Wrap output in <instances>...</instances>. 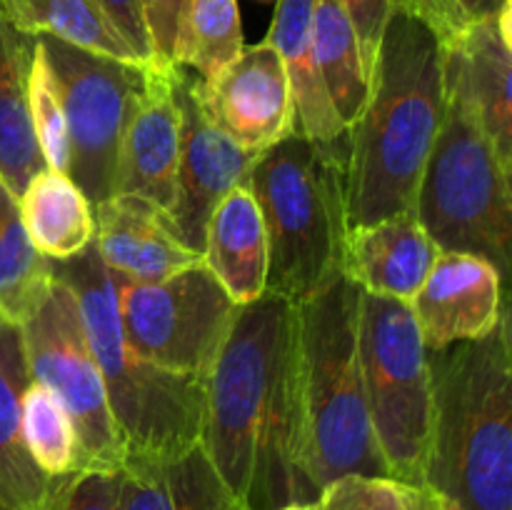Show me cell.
I'll list each match as a JSON object with an SVG mask.
<instances>
[{
  "label": "cell",
  "mask_w": 512,
  "mask_h": 510,
  "mask_svg": "<svg viewBox=\"0 0 512 510\" xmlns=\"http://www.w3.org/2000/svg\"><path fill=\"white\" fill-rule=\"evenodd\" d=\"M200 448L248 510L305 503L298 470L295 308L278 295L238 305L205 378Z\"/></svg>",
  "instance_id": "6da1fadb"
},
{
  "label": "cell",
  "mask_w": 512,
  "mask_h": 510,
  "mask_svg": "<svg viewBox=\"0 0 512 510\" xmlns=\"http://www.w3.org/2000/svg\"><path fill=\"white\" fill-rule=\"evenodd\" d=\"M443 110V43L418 18L393 10L368 75V98L348 128L350 228L413 213Z\"/></svg>",
  "instance_id": "7a4b0ae2"
},
{
  "label": "cell",
  "mask_w": 512,
  "mask_h": 510,
  "mask_svg": "<svg viewBox=\"0 0 512 510\" xmlns=\"http://www.w3.org/2000/svg\"><path fill=\"white\" fill-rule=\"evenodd\" d=\"M430 435L423 488L448 510H512L508 313L485 338L428 350Z\"/></svg>",
  "instance_id": "3957f363"
},
{
  "label": "cell",
  "mask_w": 512,
  "mask_h": 510,
  "mask_svg": "<svg viewBox=\"0 0 512 510\" xmlns=\"http://www.w3.org/2000/svg\"><path fill=\"white\" fill-rule=\"evenodd\" d=\"M360 288L335 270L295 308L298 470L305 503L343 475H388L358 358Z\"/></svg>",
  "instance_id": "277c9868"
},
{
  "label": "cell",
  "mask_w": 512,
  "mask_h": 510,
  "mask_svg": "<svg viewBox=\"0 0 512 510\" xmlns=\"http://www.w3.org/2000/svg\"><path fill=\"white\" fill-rule=\"evenodd\" d=\"M50 270L78 300L125 463H173L198 448L205 425V378L158 368L125 343L115 280L95 245L63 263L50 260Z\"/></svg>",
  "instance_id": "5b68a950"
},
{
  "label": "cell",
  "mask_w": 512,
  "mask_h": 510,
  "mask_svg": "<svg viewBox=\"0 0 512 510\" xmlns=\"http://www.w3.org/2000/svg\"><path fill=\"white\" fill-rule=\"evenodd\" d=\"M348 145V133L320 143L295 130L255 158L248 190L268 235L265 293L300 303L343 268Z\"/></svg>",
  "instance_id": "8992f818"
},
{
  "label": "cell",
  "mask_w": 512,
  "mask_h": 510,
  "mask_svg": "<svg viewBox=\"0 0 512 510\" xmlns=\"http://www.w3.org/2000/svg\"><path fill=\"white\" fill-rule=\"evenodd\" d=\"M510 170L473 110L445 93L443 123L420 175L413 208L440 253L480 255L508 275Z\"/></svg>",
  "instance_id": "52a82bcc"
},
{
  "label": "cell",
  "mask_w": 512,
  "mask_h": 510,
  "mask_svg": "<svg viewBox=\"0 0 512 510\" xmlns=\"http://www.w3.org/2000/svg\"><path fill=\"white\" fill-rule=\"evenodd\" d=\"M358 358L375 443L390 478L423 485L430 435V365L408 300L360 290Z\"/></svg>",
  "instance_id": "ba28073f"
},
{
  "label": "cell",
  "mask_w": 512,
  "mask_h": 510,
  "mask_svg": "<svg viewBox=\"0 0 512 510\" xmlns=\"http://www.w3.org/2000/svg\"><path fill=\"white\" fill-rule=\"evenodd\" d=\"M113 280L125 343L158 368L208 378L238 310L208 265L155 283Z\"/></svg>",
  "instance_id": "9c48e42d"
},
{
  "label": "cell",
  "mask_w": 512,
  "mask_h": 510,
  "mask_svg": "<svg viewBox=\"0 0 512 510\" xmlns=\"http://www.w3.org/2000/svg\"><path fill=\"white\" fill-rule=\"evenodd\" d=\"M20 330L30 380L53 390L73 420L80 470H123V443L68 283L53 275L48 293Z\"/></svg>",
  "instance_id": "30bf717a"
},
{
  "label": "cell",
  "mask_w": 512,
  "mask_h": 510,
  "mask_svg": "<svg viewBox=\"0 0 512 510\" xmlns=\"http://www.w3.org/2000/svg\"><path fill=\"white\" fill-rule=\"evenodd\" d=\"M58 80L68 125V175L90 205L115 193L118 153L145 63H125L38 35Z\"/></svg>",
  "instance_id": "8fae6325"
},
{
  "label": "cell",
  "mask_w": 512,
  "mask_h": 510,
  "mask_svg": "<svg viewBox=\"0 0 512 510\" xmlns=\"http://www.w3.org/2000/svg\"><path fill=\"white\" fill-rule=\"evenodd\" d=\"M175 98L180 108V145L168 215L180 240L203 255L210 215L230 190L248 188L250 168L260 153L235 143L203 113L193 78L183 65L175 73Z\"/></svg>",
  "instance_id": "7c38bea8"
},
{
  "label": "cell",
  "mask_w": 512,
  "mask_h": 510,
  "mask_svg": "<svg viewBox=\"0 0 512 510\" xmlns=\"http://www.w3.org/2000/svg\"><path fill=\"white\" fill-rule=\"evenodd\" d=\"M203 113L250 153H263L295 133V103L278 50L245 45L213 78L193 80Z\"/></svg>",
  "instance_id": "4fadbf2b"
},
{
  "label": "cell",
  "mask_w": 512,
  "mask_h": 510,
  "mask_svg": "<svg viewBox=\"0 0 512 510\" xmlns=\"http://www.w3.org/2000/svg\"><path fill=\"white\" fill-rule=\"evenodd\" d=\"M503 280L505 275L490 260L443 250L410 300L425 348L440 350L485 338L508 313Z\"/></svg>",
  "instance_id": "5bb4252c"
},
{
  "label": "cell",
  "mask_w": 512,
  "mask_h": 510,
  "mask_svg": "<svg viewBox=\"0 0 512 510\" xmlns=\"http://www.w3.org/2000/svg\"><path fill=\"white\" fill-rule=\"evenodd\" d=\"M178 63L150 60L135 93L118 153L113 195H140L168 210L180 145V108L175 98Z\"/></svg>",
  "instance_id": "9a60e30c"
},
{
  "label": "cell",
  "mask_w": 512,
  "mask_h": 510,
  "mask_svg": "<svg viewBox=\"0 0 512 510\" xmlns=\"http://www.w3.org/2000/svg\"><path fill=\"white\" fill-rule=\"evenodd\" d=\"M512 3L443 43L445 93L463 100L512 165Z\"/></svg>",
  "instance_id": "2e32d148"
},
{
  "label": "cell",
  "mask_w": 512,
  "mask_h": 510,
  "mask_svg": "<svg viewBox=\"0 0 512 510\" xmlns=\"http://www.w3.org/2000/svg\"><path fill=\"white\" fill-rule=\"evenodd\" d=\"M93 220L95 250L123 280L155 283L203 263V255L180 240L168 210L140 195H110L93 205Z\"/></svg>",
  "instance_id": "e0dca14e"
},
{
  "label": "cell",
  "mask_w": 512,
  "mask_h": 510,
  "mask_svg": "<svg viewBox=\"0 0 512 510\" xmlns=\"http://www.w3.org/2000/svg\"><path fill=\"white\" fill-rule=\"evenodd\" d=\"M438 255V245L415 213H400L350 228L343 270L363 293L410 303Z\"/></svg>",
  "instance_id": "ac0fdd59"
},
{
  "label": "cell",
  "mask_w": 512,
  "mask_h": 510,
  "mask_svg": "<svg viewBox=\"0 0 512 510\" xmlns=\"http://www.w3.org/2000/svg\"><path fill=\"white\" fill-rule=\"evenodd\" d=\"M203 263L235 305L253 303L265 295L268 235L258 203L245 185L230 190L210 215Z\"/></svg>",
  "instance_id": "d6986e66"
},
{
  "label": "cell",
  "mask_w": 512,
  "mask_h": 510,
  "mask_svg": "<svg viewBox=\"0 0 512 510\" xmlns=\"http://www.w3.org/2000/svg\"><path fill=\"white\" fill-rule=\"evenodd\" d=\"M28 383L23 330L0 313V510H38L53 480L40 473L20 433Z\"/></svg>",
  "instance_id": "ffe728a7"
},
{
  "label": "cell",
  "mask_w": 512,
  "mask_h": 510,
  "mask_svg": "<svg viewBox=\"0 0 512 510\" xmlns=\"http://www.w3.org/2000/svg\"><path fill=\"white\" fill-rule=\"evenodd\" d=\"M265 40H270L283 60L295 103V130L320 143L343 138L348 128L335 115L315 60L313 0H278Z\"/></svg>",
  "instance_id": "44dd1931"
},
{
  "label": "cell",
  "mask_w": 512,
  "mask_h": 510,
  "mask_svg": "<svg viewBox=\"0 0 512 510\" xmlns=\"http://www.w3.org/2000/svg\"><path fill=\"white\" fill-rule=\"evenodd\" d=\"M35 38L0 13V180L20 198L33 175L45 168L28 108V70Z\"/></svg>",
  "instance_id": "7402d4cb"
},
{
  "label": "cell",
  "mask_w": 512,
  "mask_h": 510,
  "mask_svg": "<svg viewBox=\"0 0 512 510\" xmlns=\"http://www.w3.org/2000/svg\"><path fill=\"white\" fill-rule=\"evenodd\" d=\"M120 510H248L210 465L205 450L193 448L173 463L128 460L123 465Z\"/></svg>",
  "instance_id": "603a6c76"
},
{
  "label": "cell",
  "mask_w": 512,
  "mask_h": 510,
  "mask_svg": "<svg viewBox=\"0 0 512 510\" xmlns=\"http://www.w3.org/2000/svg\"><path fill=\"white\" fill-rule=\"evenodd\" d=\"M18 210L30 243L45 260L63 263L93 245V205L68 173L43 168L33 175Z\"/></svg>",
  "instance_id": "cb8c5ba5"
},
{
  "label": "cell",
  "mask_w": 512,
  "mask_h": 510,
  "mask_svg": "<svg viewBox=\"0 0 512 510\" xmlns=\"http://www.w3.org/2000/svg\"><path fill=\"white\" fill-rule=\"evenodd\" d=\"M313 50L335 115L350 128L368 98V73L358 35L340 0H313Z\"/></svg>",
  "instance_id": "d4e9b609"
},
{
  "label": "cell",
  "mask_w": 512,
  "mask_h": 510,
  "mask_svg": "<svg viewBox=\"0 0 512 510\" xmlns=\"http://www.w3.org/2000/svg\"><path fill=\"white\" fill-rule=\"evenodd\" d=\"M0 13L25 35H50L75 48L140 63L95 0H0Z\"/></svg>",
  "instance_id": "484cf974"
},
{
  "label": "cell",
  "mask_w": 512,
  "mask_h": 510,
  "mask_svg": "<svg viewBox=\"0 0 512 510\" xmlns=\"http://www.w3.org/2000/svg\"><path fill=\"white\" fill-rule=\"evenodd\" d=\"M53 283L50 260L30 243L18 198L0 180V313L25 323Z\"/></svg>",
  "instance_id": "4316f807"
},
{
  "label": "cell",
  "mask_w": 512,
  "mask_h": 510,
  "mask_svg": "<svg viewBox=\"0 0 512 510\" xmlns=\"http://www.w3.org/2000/svg\"><path fill=\"white\" fill-rule=\"evenodd\" d=\"M245 48L238 0H188L180 18L175 63L213 78Z\"/></svg>",
  "instance_id": "83f0119b"
},
{
  "label": "cell",
  "mask_w": 512,
  "mask_h": 510,
  "mask_svg": "<svg viewBox=\"0 0 512 510\" xmlns=\"http://www.w3.org/2000/svg\"><path fill=\"white\" fill-rule=\"evenodd\" d=\"M20 433L30 458L48 478L80 470L78 435L68 410L53 390L30 380L20 405Z\"/></svg>",
  "instance_id": "f1b7e54d"
},
{
  "label": "cell",
  "mask_w": 512,
  "mask_h": 510,
  "mask_svg": "<svg viewBox=\"0 0 512 510\" xmlns=\"http://www.w3.org/2000/svg\"><path fill=\"white\" fill-rule=\"evenodd\" d=\"M313 510H448L428 488L390 475H343L310 503Z\"/></svg>",
  "instance_id": "f546056e"
},
{
  "label": "cell",
  "mask_w": 512,
  "mask_h": 510,
  "mask_svg": "<svg viewBox=\"0 0 512 510\" xmlns=\"http://www.w3.org/2000/svg\"><path fill=\"white\" fill-rule=\"evenodd\" d=\"M28 108L30 123H33L35 140H38L40 155L45 160V168L68 173L70 143L68 125H65L63 98H60L58 80L48 63L43 45L35 38L33 58L28 70Z\"/></svg>",
  "instance_id": "4dcf8cb0"
},
{
  "label": "cell",
  "mask_w": 512,
  "mask_h": 510,
  "mask_svg": "<svg viewBox=\"0 0 512 510\" xmlns=\"http://www.w3.org/2000/svg\"><path fill=\"white\" fill-rule=\"evenodd\" d=\"M123 470H75L50 480L38 510H120Z\"/></svg>",
  "instance_id": "1f68e13d"
},
{
  "label": "cell",
  "mask_w": 512,
  "mask_h": 510,
  "mask_svg": "<svg viewBox=\"0 0 512 510\" xmlns=\"http://www.w3.org/2000/svg\"><path fill=\"white\" fill-rule=\"evenodd\" d=\"M512 0H393L395 10L428 25L440 43H448L478 20L495 18Z\"/></svg>",
  "instance_id": "d6a6232c"
},
{
  "label": "cell",
  "mask_w": 512,
  "mask_h": 510,
  "mask_svg": "<svg viewBox=\"0 0 512 510\" xmlns=\"http://www.w3.org/2000/svg\"><path fill=\"white\" fill-rule=\"evenodd\" d=\"M188 0H140L145 28H148L153 60L175 63V45H178L180 18Z\"/></svg>",
  "instance_id": "836d02e7"
},
{
  "label": "cell",
  "mask_w": 512,
  "mask_h": 510,
  "mask_svg": "<svg viewBox=\"0 0 512 510\" xmlns=\"http://www.w3.org/2000/svg\"><path fill=\"white\" fill-rule=\"evenodd\" d=\"M340 3H343L350 23H353L360 43V55H363V68L370 75L385 23H388L390 13L395 10L393 0H340Z\"/></svg>",
  "instance_id": "e575fe53"
},
{
  "label": "cell",
  "mask_w": 512,
  "mask_h": 510,
  "mask_svg": "<svg viewBox=\"0 0 512 510\" xmlns=\"http://www.w3.org/2000/svg\"><path fill=\"white\" fill-rule=\"evenodd\" d=\"M95 3L100 5L105 18H108L110 23H113V28L118 30L120 38L130 45L135 58H138L140 63H150V60H153V48H150L148 28H145L140 0H95Z\"/></svg>",
  "instance_id": "d590c367"
},
{
  "label": "cell",
  "mask_w": 512,
  "mask_h": 510,
  "mask_svg": "<svg viewBox=\"0 0 512 510\" xmlns=\"http://www.w3.org/2000/svg\"><path fill=\"white\" fill-rule=\"evenodd\" d=\"M278 510H313L310 505H300V503H290V505H283V508Z\"/></svg>",
  "instance_id": "8d00e7d4"
},
{
  "label": "cell",
  "mask_w": 512,
  "mask_h": 510,
  "mask_svg": "<svg viewBox=\"0 0 512 510\" xmlns=\"http://www.w3.org/2000/svg\"><path fill=\"white\" fill-rule=\"evenodd\" d=\"M263 3H273V0H263Z\"/></svg>",
  "instance_id": "74e56055"
}]
</instances>
